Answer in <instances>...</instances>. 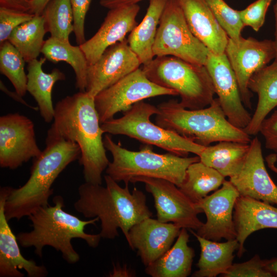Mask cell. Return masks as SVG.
Returning <instances> with one entry per match:
<instances>
[{
	"instance_id": "cell-26",
	"label": "cell",
	"mask_w": 277,
	"mask_h": 277,
	"mask_svg": "<svg viewBox=\"0 0 277 277\" xmlns=\"http://www.w3.org/2000/svg\"><path fill=\"white\" fill-rule=\"evenodd\" d=\"M187 229L182 228L177 239L167 251L146 266L145 272L152 277H187L191 271L194 249L188 245Z\"/></svg>"
},
{
	"instance_id": "cell-9",
	"label": "cell",
	"mask_w": 277,
	"mask_h": 277,
	"mask_svg": "<svg viewBox=\"0 0 277 277\" xmlns=\"http://www.w3.org/2000/svg\"><path fill=\"white\" fill-rule=\"evenodd\" d=\"M153 53L205 66L209 50L192 33L177 0H167L157 29Z\"/></svg>"
},
{
	"instance_id": "cell-23",
	"label": "cell",
	"mask_w": 277,
	"mask_h": 277,
	"mask_svg": "<svg viewBox=\"0 0 277 277\" xmlns=\"http://www.w3.org/2000/svg\"><path fill=\"white\" fill-rule=\"evenodd\" d=\"M248 88L257 94L258 101L249 123L243 130L249 135H255L263 121L277 107V62L255 72L249 80Z\"/></svg>"
},
{
	"instance_id": "cell-21",
	"label": "cell",
	"mask_w": 277,
	"mask_h": 277,
	"mask_svg": "<svg viewBox=\"0 0 277 277\" xmlns=\"http://www.w3.org/2000/svg\"><path fill=\"white\" fill-rule=\"evenodd\" d=\"M194 36L215 54L225 53L228 38L205 0H177Z\"/></svg>"
},
{
	"instance_id": "cell-47",
	"label": "cell",
	"mask_w": 277,
	"mask_h": 277,
	"mask_svg": "<svg viewBox=\"0 0 277 277\" xmlns=\"http://www.w3.org/2000/svg\"><path fill=\"white\" fill-rule=\"evenodd\" d=\"M273 11L275 17V32H274V42L276 47V55L274 61L277 62V0L275 4L273 6Z\"/></svg>"
},
{
	"instance_id": "cell-17",
	"label": "cell",
	"mask_w": 277,
	"mask_h": 277,
	"mask_svg": "<svg viewBox=\"0 0 277 277\" xmlns=\"http://www.w3.org/2000/svg\"><path fill=\"white\" fill-rule=\"evenodd\" d=\"M249 145L241 168L229 181L240 195L277 205V186L266 170L261 143L255 137Z\"/></svg>"
},
{
	"instance_id": "cell-33",
	"label": "cell",
	"mask_w": 277,
	"mask_h": 277,
	"mask_svg": "<svg viewBox=\"0 0 277 277\" xmlns=\"http://www.w3.org/2000/svg\"><path fill=\"white\" fill-rule=\"evenodd\" d=\"M26 61L17 49L8 40L0 45V72L6 76L15 91L24 96L27 90Z\"/></svg>"
},
{
	"instance_id": "cell-38",
	"label": "cell",
	"mask_w": 277,
	"mask_h": 277,
	"mask_svg": "<svg viewBox=\"0 0 277 277\" xmlns=\"http://www.w3.org/2000/svg\"><path fill=\"white\" fill-rule=\"evenodd\" d=\"M73 13L74 33L76 43L81 45L86 40L85 21L92 0H70Z\"/></svg>"
},
{
	"instance_id": "cell-1",
	"label": "cell",
	"mask_w": 277,
	"mask_h": 277,
	"mask_svg": "<svg viewBox=\"0 0 277 277\" xmlns=\"http://www.w3.org/2000/svg\"><path fill=\"white\" fill-rule=\"evenodd\" d=\"M104 133L94 97L86 91H79L56 103L47 136L76 143L81 149L79 162L83 167L85 182L102 185V173L110 162L104 144Z\"/></svg>"
},
{
	"instance_id": "cell-7",
	"label": "cell",
	"mask_w": 277,
	"mask_h": 277,
	"mask_svg": "<svg viewBox=\"0 0 277 277\" xmlns=\"http://www.w3.org/2000/svg\"><path fill=\"white\" fill-rule=\"evenodd\" d=\"M142 69L153 83L175 91L181 97L180 103L186 109L205 108L214 99V88L205 66L161 56L144 65Z\"/></svg>"
},
{
	"instance_id": "cell-28",
	"label": "cell",
	"mask_w": 277,
	"mask_h": 277,
	"mask_svg": "<svg viewBox=\"0 0 277 277\" xmlns=\"http://www.w3.org/2000/svg\"><path fill=\"white\" fill-rule=\"evenodd\" d=\"M250 147L249 144L221 141L205 147L199 155L200 161L220 172L231 177L241 168Z\"/></svg>"
},
{
	"instance_id": "cell-44",
	"label": "cell",
	"mask_w": 277,
	"mask_h": 277,
	"mask_svg": "<svg viewBox=\"0 0 277 277\" xmlns=\"http://www.w3.org/2000/svg\"><path fill=\"white\" fill-rule=\"evenodd\" d=\"M110 276H133V273L126 266L121 267L120 265H114L112 271L110 273Z\"/></svg>"
},
{
	"instance_id": "cell-3",
	"label": "cell",
	"mask_w": 277,
	"mask_h": 277,
	"mask_svg": "<svg viewBox=\"0 0 277 277\" xmlns=\"http://www.w3.org/2000/svg\"><path fill=\"white\" fill-rule=\"evenodd\" d=\"M80 156L81 149L76 143L47 136L46 147L34 159L28 181L18 188L10 187L5 204L7 220H19L40 207L49 205L53 183L66 167Z\"/></svg>"
},
{
	"instance_id": "cell-14",
	"label": "cell",
	"mask_w": 277,
	"mask_h": 277,
	"mask_svg": "<svg viewBox=\"0 0 277 277\" xmlns=\"http://www.w3.org/2000/svg\"><path fill=\"white\" fill-rule=\"evenodd\" d=\"M205 66L228 120L235 127L244 129L251 116L244 106L235 73L226 53L217 55L209 51Z\"/></svg>"
},
{
	"instance_id": "cell-41",
	"label": "cell",
	"mask_w": 277,
	"mask_h": 277,
	"mask_svg": "<svg viewBox=\"0 0 277 277\" xmlns=\"http://www.w3.org/2000/svg\"><path fill=\"white\" fill-rule=\"evenodd\" d=\"M31 1L32 0H0V5L30 11L29 6Z\"/></svg>"
},
{
	"instance_id": "cell-22",
	"label": "cell",
	"mask_w": 277,
	"mask_h": 277,
	"mask_svg": "<svg viewBox=\"0 0 277 277\" xmlns=\"http://www.w3.org/2000/svg\"><path fill=\"white\" fill-rule=\"evenodd\" d=\"M236 239L240 244L238 256L241 257L245 249L244 243L253 232L264 228H277V208L270 204L240 195L233 210Z\"/></svg>"
},
{
	"instance_id": "cell-2",
	"label": "cell",
	"mask_w": 277,
	"mask_h": 277,
	"mask_svg": "<svg viewBox=\"0 0 277 277\" xmlns=\"http://www.w3.org/2000/svg\"><path fill=\"white\" fill-rule=\"evenodd\" d=\"M104 178L105 187L86 182L81 184L74 207L85 217L99 219L102 238L114 239L118 236L120 229L127 241L130 228L152 217V212L142 191L134 187L131 192L128 185L122 187L107 174Z\"/></svg>"
},
{
	"instance_id": "cell-40",
	"label": "cell",
	"mask_w": 277,
	"mask_h": 277,
	"mask_svg": "<svg viewBox=\"0 0 277 277\" xmlns=\"http://www.w3.org/2000/svg\"><path fill=\"white\" fill-rule=\"evenodd\" d=\"M143 0H100V5L109 9L127 5L137 4Z\"/></svg>"
},
{
	"instance_id": "cell-45",
	"label": "cell",
	"mask_w": 277,
	"mask_h": 277,
	"mask_svg": "<svg viewBox=\"0 0 277 277\" xmlns=\"http://www.w3.org/2000/svg\"><path fill=\"white\" fill-rule=\"evenodd\" d=\"M266 269L272 273L273 276H277V258L264 260Z\"/></svg>"
},
{
	"instance_id": "cell-8",
	"label": "cell",
	"mask_w": 277,
	"mask_h": 277,
	"mask_svg": "<svg viewBox=\"0 0 277 277\" xmlns=\"http://www.w3.org/2000/svg\"><path fill=\"white\" fill-rule=\"evenodd\" d=\"M158 112L157 107L142 101L134 104L121 117L101 124V128L104 133L126 135L180 156L186 157L189 153L199 156L205 147L150 121L151 116Z\"/></svg>"
},
{
	"instance_id": "cell-15",
	"label": "cell",
	"mask_w": 277,
	"mask_h": 277,
	"mask_svg": "<svg viewBox=\"0 0 277 277\" xmlns=\"http://www.w3.org/2000/svg\"><path fill=\"white\" fill-rule=\"evenodd\" d=\"M240 195L229 181H225L221 188L195 203L206 216L205 223L196 231L200 236L213 241L222 239H235L233 221L235 201Z\"/></svg>"
},
{
	"instance_id": "cell-18",
	"label": "cell",
	"mask_w": 277,
	"mask_h": 277,
	"mask_svg": "<svg viewBox=\"0 0 277 277\" xmlns=\"http://www.w3.org/2000/svg\"><path fill=\"white\" fill-rule=\"evenodd\" d=\"M140 10L137 4L109 9L96 33L78 45L89 66L94 64L108 48L126 39V35L137 26L136 17Z\"/></svg>"
},
{
	"instance_id": "cell-12",
	"label": "cell",
	"mask_w": 277,
	"mask_h": 277,
	"mask_svg": "<svg viewBox=\"0 0 277 277\" xmlns=\"http://www.w3.org/2000/svg\"><path fill=\"white\" fill-rule=\"evenodd\" d=\"M225 53L235 73L243 103L251 109L252 94L248 88L249 80L255 72L275 59V43L274 40L258 41L251 37L241 36L237 39L229 37Z\"/></svg>"
},
{
	"instance_id": "cell-11",
	"label": "cell",
	"mask_w": 277,
	"mask_h": 277,
	"mask_svg": "<svg viewBox=\"0 0 277 277\" xmlns=\"http://www.w3.org/2000/svg\"><path fill=\"white\" fill-rule=\"evenodd\" d=\"M142 182L153 197L157 219L172 222L181 228L197 230L203 225L197 217L203 211L174 183L163 179L146 176L133 178L131 183Z\"/></svg>"
},
{
	"instance_id": "cell-36",
	"label": "cell",
	"mask_w": 277,
	"mask_h": 277,
	"mask_svg": "<svg viewBox=\"0 0 277 277\" xmlns=\"http://www.w3.org/2000/svg\"><path fill=\"white\" fill-rule=\"evenodd\" d=\"M224 277H273L265 266L264 260L256 254L250 260L232 265Z\"/></svg>"
},
{
	"instance_id": "cell-31",
	"label": "cell",
	"mask_w": 277,
	"mask_h": 277,
	"mask_svg": "<svg viewBox=\"0 0 277 277\" xmlns=\"http://www.w3.org/2000/svg\"><path fill=\"white\" fill-rule=\"evenodd\" d=\"M46 32L43 15H35L30 21L16 27L10 34L8 41L28 63L37 59L42 53Z\"/></svg>"
},
{
	"instance_id": "cell-13",
	"label": "cell",
	"mask_w": 277,
	"mask_h": 277,
	"mask_svg": "<svg viewBox=\"0 0 277 277\" xmlns=\"http://www.w3.org/2000/svg\"><path fill=\"white\" fill-rule=\"evenodd\" d=\"M42 151L35 138L34 125L28 117L18 113L0 117V166L15 169Z\"/></svg>"
},
{
	"instance_id": "cell-30",
	"label": "cell",
	"mask_w": 277,
	"mask_h": 277,
	"mask_svg": "<svg viewBox=\"0 0 277 277\" xmlns=\"http://www.w3.org/2000/svg\"><path fill=\"white\" fill-rule=\"evenodd\" d=\"M225 177L200 161L189 166L185 179L179 189L192 202L197 203L222 185Z\"/></svg>"
},
{
	"instance_id": "cell-42",
	"label": "cell",
	"mask_w": 277,
	"mask_h": 277,
	"mask_svg": "<svg viewBox=\"0 0 277 277\" xmlns=\"http://www.w3.org/2000/svg\"><path fill=\"white\" fill-rule=\"evenodd\" d=\"M0 88L2 91H3L4 93H5L7 95H8L10 97L12 98L13 100L22 104L25 106H27L30 108L33 109L34 110H35V111L38 110V108L37 107H34V106H30V105H29L23 98V96H22L19 94H18L16 91L13 92V91H10L5 86V85H4V84L2 81H0Z\"/></svg>"
},
{
	"instance_id": "cell-29",
	"label": "cell",
	"mask_w": 277,
	"mask_h": 277,
	"mask_svg": "<svg viewBox=\"0 0 277 277\" xmlns=\"http://www.w3.org/2000/svg\"><path fill=\"white\" fill-rule=\"evenodd\" d=\"M42 53L53 63L64 61L69 64L75 73V87L79 91H86L89 64L79 46L50 37L45 40Z\"/></svg>"
},
{
	"instance_id": "cell-16",
	"label": "cell",
	"mask_w": 277,
	"mask_h": 277,
	"mask_svg": "<svg viewBox=\"0 0 277 277\" xmlns=\"http://www.w3.org/2000/svg\"><path fill=\"white\" fill-rule=\"evenodd\" d=\"M141 64L127 39L118 42L108 48L94 64L89 66L86 91L95 97L139 68Z\"/></svg>"
},
{
	"instance_id": "cell-6",
	"label": "cell",
	"mask_w": 277,
	"mask_h": 277,
	"mask_svg": "<svg viewBox=\"0 0 277 277\" xmlns=\"http://www.w3.org/2000/svg\"><path fill=\"white\" fill-rule=\"evenodd\" d=\"M104 146L112 156L106 173L117 183L128 185L136 177L163 179L180 187L184 182L190 165L200 161L199 156H180L168 152H154L151 145H147L140 151H131L115 143L106 134L103 138Z\"/></svg>"
},
{
	"instance_id": "cell-5",
	"label": "cell",
	"mask_w": 277,
	"mask_h": 277,
	"mask_svg": "<svg viewBox=\"0 0 277 277\" xmlns=\"http://www.w3.org/2000/svg\"><path fill=\"white\" fill-rule=\"evenodd\" d=\"M157 107L156 124L204 147L224 141L246 144L251 141L243 129L229 122L218 98L208 107L200 109H186L173 99L161 103Z\"/></svg>"
},
{
	"instance_id": "cell-19",
	"label": "cell",
	"mask_w": 277,
	"mask_h": 277,
	"mask_svg": "<svg viewBox=\"0 0 277 277\" xmlns=\"http://www.w3.org/2000/svg\"><path fill=\"white\" fill-rule=\"evenodd\" d=\"M181 228L173 223L146 218L130 228L127 242L132 250H136L143 264L147 266L171 247Z\"/></svg>"
},
{
	"instance_id": "cell-20",
	"label": "cell",
	"mask_w": 277,
	"mask_h": 277,
	"mask_svg": "<svg viewBox=\"0 0 277 277\" xmlns=\"http://www.w3.org/2000/svg\"><path fill=\"white\" fill-rule=\"evenodd\" d=\"M10 187L0 190V276L23 277V269L29 277H45L48 272L44 265H38L22 254L16 236L13 233L5 213V204Z\"/></svg>"
},
{
	"instance_id": "cell-43",
	"label": "cell",
	"mask_w": 277,
	"mask_h": 277,
	"mask_svg": "<svg viewBox=\"0 0 277 277\" xmlns=\"http://www.w3.org/2000/svg\"><path fill=\"white\" fill-rule=\"evenodd\" d=\"M51 0H32L29 10L34 15H42L46 6Z\"/></svg>"
},
{
	"instance_id": "cell-27",
	"label": "cell",
	"mask_w": 277,
	"mask_h": 277,
	"mask_svg": "<svg viewBox=\"0 0 277 277\" xmlns=\"http://www.w3.org/2000/svg\"><path fill=\"white\" fill-rule=\"evenodd\" d=\"M167 1L149 0V6L144 18L128 36L127 41L129 47L143 65L154 58L153 47L160 18Z\"/></svg>"
},
{
	"instance_id": "cell-10",
	"label": "cell",
	"mask_w": 277,
	"mask_h": 277,
	"mask_svg": "<svg viewBox=\"0 0 277 277\" xmlns=\"http://www.w3.org/2000/svg\"><path fill=\"white\" fill-rule=\"evenodd\" d=\"M177 95L174 90L150 81L138 68L94 97L101 124L112 119L119 112L129 110L135 103L161 95Z\"/></svg>"
},
{
	"instance_id": "cell-24",
	"label": "cell",
	"mask_w": 277,
	"mask_h": 277,
	"mask_svg": "<svg viewBox=\"0 0 277 277\" xmlns=\"http://www.w3.org/2000/svg\"><path fill=\"white\" fill-rule=\"evenodd\" d=\"M47 59L44 57L35 59L28 63L27 90L37 104L40 114L46 123L53 121L54 107L52 99L54 85L64 81L65 74L58 69H53L50 73L45 72L42 66Z\"/></svg>"
},
{
	"instance_id": "cell-34",
	"label": "cell",
	"mask_w": 277,
	"mask_h": 277,
	"mask_svg": "<svg viewBox=\"0 0 277 277\" xmlns=\"http://www.w3.org/2000/svg\"><path fill=\"white\" fill-rule=\"evenodd\" d=\"M205 1L228 36L233 39L241 37V32L245 26L238 10L231 8L224 0Z\"/></svg>"
},
{
	"instance_id": "cell-32",
	"label": "cell",
	"mask_w": 277,
	"mask_h": 277,
	"mask_svg": "<svg viewBox=\"0 0 277 277\" xmlns=\"http://www.w3.org/2000/svg\"><path fill=\"white\" fill-rule=\"evenodd\" d=\"M42 15L47 32L51 37L69 42L70 34L74 31L73 13L70 0H51Z\"/></svg>"
},
{
	"instance_id": "cell-25",
	"label": "cell",
	"mask_w": 277,
	"mask_h": 277,
	"mask_svg": "<svg viewBox=\"0 0 277 277\" xmlns=\"http://www.w3.org/2000/svg\"><path fill=\"white\" fill-rule=\"evenodd\" d=\"M196 238L201 253L196 264L198 270L193 277H215L225 274L233 264L234 252L238 250L240 244L237 240H229L223 243L204 238L192 229H188Z\"/></svg>"
},
{
	"instance_id": "cell-4",
	"label": "cell",
	"mask_w": 277,
	"mask_h": 277,
	"mask_svg": "<svg viewBox=\"0 0 277 277\" xmlns=\"http://www.w3.org/2000/svg\"><path fill=\"white\" fill-rule=\"evenodd\" d=\"M53 202V206L40 207L28 216L32 230L18 233L17 241L24 248L33 247L39 257L42 256L45 246H51L60 251L68 263L75 264L80 256L72 245V240L81 239L89 247H97L102 238L100 233L89 234L85 229L88 225H95L99 219L82 220L65 211L64 199L61 195L54 196Z\"/></svg>"
},
{
	"instance_id": "cell-37",
	"label": "cell",
	"mask_w": 277,
	"mask_h": 277,
	"mask_svg": "<svg viewBox=\"0 0 277 277\" xmlns=\"http://www.w3.org/2000/svg\"><path fill=\"white\" fill-rule=\"evenodd\" d=\"M272 0H256L245 9L238 10L241 19L245 26L258 32L263 26L268 9Z\"/></svg>"
},
{
	"instance_id": "cell-35",
	"label": "cell",
	"mask_w": 277,
	"mask_h": 277,
	"mask_svg": "<svg viewBox=\"0 0 277 277\" xmlns=\"http://www.w3.org/2000/svg\"><path fill=\"white\" fill-rule=\"evenodd\" d=\"M34 15L29 10L0 5V45L8 40L16 27L30 21Z\"/></svg>"
},
{
	"instance_id": "cell-39",
	"label": "cell",
	"mask_w": 277,
	"mask_h": 277,
	"mask_svg": "<svg viewBox=\"0 0 277 277\" xmlns=\"http://www.w3.org/2000/svg\"><path fill=\"white\" fill-rule=\"evenodd\" d=\"M259 132L264 138L265 148L277 153V110L263 121Z\"/></svg>"
},
{
	"instance_id": "cell-46",
	"label": "cell",
	"mask_w": 277,
	"mask_h": 277,
	"mask_svg": "<svg viewBox=\"0 0 277 277\" xmlns=\"http://www.w3.org/2000/svg\"><path fill=\"white\" fill-rule=\"evenodd\" d=\"M276 159V154H270L267 157L266 161L269 167L277 173V167L275 165Z\"/></svg>"
}]
</instances>
